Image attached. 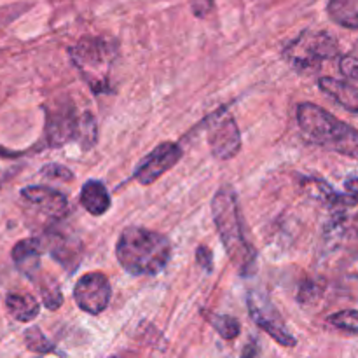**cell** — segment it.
<instances>
[{
    "label": "cell",
    "instance_id": "11",
    "mask_svg": "<svg viewBox=\"0 0 358 358\" xmlns=\"http://www.w3.org/2000/svg\"><path fill=\"white\" fill-rule=\"evenodd\" d=\"M21 196L51 219L62 220L69 215L70 203L66 196L48 185H28L21 189Z\"/></svg>",
    "mask_w": 358,
    "mask_h": 358
},
{
    "label": "cell",
    "instance_id": "32",
    "mask_svg": "<svg viewBox=\"0 0 358 358\" xmlns=\"http://www.w3.org/2000/svg\"><path fill=\"white\" fill-rule=\"evenodd\" d=\"M352 229H353V233L358 236V213L352 219Z\"/></svg>",
    "mask_w": 358,
    "mask_h": 358
},
{
    "label": "cell",
    "instance_id": "29",
    "mask_svg": "<svg viewBox=\"0 0 358 358\" xmlns=\"http://www.w3.org/2000/svg\"><path fill=\"white\" fill-rule=\"evenodd\" d=\"M255 357H257V343L252 341V343H248L247 346H245L240 358H255Z\"/></svg>",
    "mask_w": 358,
    "mask_h": 358
},
{
    "label": "cell",
    "instance_id": "31",
    "mask_svg": "<svg viewBox=\"0 0 358 358\" xmlns=\"http://www.w3.org/2000/svg\"><path fill=\"white\" fill-rule=\"evenodd\" d=\"M17 154L20 152H13V150H7V149H2V147H0V156L2 157H14V156H17Z\"/></svg>",
    "mask_w": 358,
    "mask_h": 358
},
{
    "label": "cell",
    "instance_id": "6",
    "mask_svg": "<svg viewBox=\"0 0 358 358\" xmlns=\"http://www.w3.org/2000/svg\"><path fill=\"white\" fill-rule=\"evenodd\" d=\"M79 121L72 100H55L45 105V142L49 147H62L79 136Z\"/></svg>",
    "mask_w": 358,
    "mask_h": 358
},
{
    "label": "cell",
    "instance_id": "22",
    "mask_svg": "<svg viewBox=\"0 0 358 358\" xmlns=\"http://www.w3.org/2000/svg\"><path fill=\"white\" fill-rule=\"evenodd\" d=\"M24 343H27L30 352L41 353V355H45V353H59L58 350H56V346L42 334V331L38 327H31L24 332ZM59 355H62V353H59Z\"/></svg>",
    "mask_w": 358,
    "mask_h": 358
},
{
    "label": "cell",
    "instance_id": "10",
    "mask_svg": "<svg viewBox=\"0 0 358 358\" xmlns=\"http://www.w3.org/2000/svg\"><path fill=\"white\" fill-rule=\"evenodd\" d=\"M180 157H182V149L178 143L175 142L159 143L156 149H152V152L147 154V156L136 164L133 178L142 185L154 184L157 178L163 177L168 170H171V168L180 161Z\"/></svg>",
    "mask_w": 358,
    "mask_h": 358
},
{
    "label": "cell",
    "instance_id": "5",
    "mask_svg": "<svg viewBox=\"0 0 358 358\" xmlns=\"http://www.w3.org/2000/svg\"><path fill=\"white\" fill-rule=\"evenodd\" d=\"M339 55L338 41L327 31L304 30L283 49V58L299 73H313Z\"/></svg>",
    "mask_w": 358,
    "mask_h": 358
},
{
    "label": "cell",
    "instance_id": "16",
    "mask_svg": "<svg viewBox=\"0 0 358 358\" xmlns=\"http://www.w3.org/2000/svg\"><path fill=\"white\" fill-rule=\"evenodd\" d=\"M304 185H310L311 192H315L318 199L327 203L332 208L345 210L350 208V206L358 205V196L341 194V192L336 191L332 185H329L327 182L322 180V178H304Z\"/></svg>",
    "mask_w": 358,
    "mask_h": 358
},
{
    "label": "cell",
    "instance_id": "8",
    "mask_svg": "<svg viewBox=\"0 0 358 358\" xmlns=\"http://www.w3.org/2000/svg\"><path fill=\"white\" fill-rule=\"evenodd\" d=\"M110 282L103 273H86L73 287L76 304L87 315H100L110 303Z\"/></svg>",
    "mask_w": 358,
    "mask_h": 358
},
{
    "label": "cell",
    "instance_id": "23",
    "mask_svg": "<svg viewBox=\"0 0 358 358\" xmlns=\"http://www.w3.org/2000/svg\"><path fill=\"white\" fill-rule=\"evenodd\" d=\"M331 325H334L339 331L352 332V334H358V311L357 310H343L338 313L331 315L327 318Z\"/></svg>",
    "mask_w": 358,
    "mask_h": 358
},
{
    "label": "cell",
    "instance_id": "14",
    "mask_svg": "<svg viewBox=\"0 0 358 358\" xmlns=\"http://www.w3.org/2000/svg\"><path fill=\"white\" fill-rule=\"evenodd\" d=\"M79 201L83 205V208L93 217H100L103 213H107L112 205L110 194H108L105 184H101L100 180H94V178H91V180H87L83 185Z\"/></svg>",
    "mask_w": 358,
    "mask_h": 358
},
{
    "label": "cell",
    "instance_id": "2",
    "mask_svg": "<svg viewBox=\"0 0 358 358\" xmlns=\"http://www.w3.org/2000/svg\"><path fill=\"white\" fill-rule=\"evenodd\" d=\"M212 217L220 241L226 248L227 257L240 275H250L255 269L257 252L245 236L243 219H241L238 198L229 185L217 189L212 199Z\"/></svg>",
    "mask_w": 358,
    "mask_h": 358
},
{
    "label": "cell",
    "instance_id": "28",
    "mask_svg": "<svg viewBox=\"0 0 358 358\" xmlns=\"http://www.w3.org/2000/svg\"><path fill=\"white\" fill-rule=\"evenodd\" d=\"M191 9L196 17H206L213 9V0H191Z\"/></svg>",
    "mask_w": 358,
    "mask_h": 358
},
{
    "label": "cell",
    "instance_id": "9",
    "mask_svg": "<svg viewBox=\"0 0 358 358\" xmlns=\"http://www.w3.org/2000/svg\"><path fill=\"white\" fill-rule=\"evenodd\" d=\"M208 147L213 157L220 161L233 159L241 149V135L236 121L229 112L222 110L213 117L208 131Z\"/></svg>",
    "mask_w": 358,
    "mask_h": 358
},
{
    "label": "cell",
    "instance_id": "30",
    "mask_svg": "<svg viewBox=\"0 0 358 358\" xmlns=\"http://www.w3.org/2000/svg\"><path fill=\"white\" fill-rule=\"evenodd\" d=\"M345 187L350 194L358 196V177H352L345 182Z\"/></svg>",
    "mask_w": 358,
    "mask_h": 358
},
{
    "label": "cell",
    "instance_id": "25",
    "mask_svg": "<svg viewBox=\"0 0 358 358\" xmlns=\"http://www.w3.org/2000/svg\"><path fill=\"white\" fill-rule=\"evenodd\" d=\"M339 70H341L343 76L358 83V55L353 52V55L343 56L341 62H339Z\"/></svg>",
    "mask_w": 358,
    "mask_h": 358
},
{
    "label": "cell",
    "instance_id": "12",
    "mask_svg": "<svg viewBox=\"0 0 358 358\" xmlns=\"http://www.w3.org/2000/svg\"><path fill=\"white\" fill-rule=\"evenodd\" d=\"M45 248L65 271L73 273L79 268L80 259H83V243L79 238L55 231L45 238Z\"/></svg>",
    "mask_w": 358,
    "mask_h": 358
},
{
    "label": "cell",
    "instance_id": "21",
    "mask_svg": "<svg viewBox=\"0 0 358 358\" xmlns=\"http://www.w3.org/2000/svg\"><path fill=\"white\" fill-rule=\"evenodd\" d=\"M79 145L83 150H90L93 149L94 143L98 140V126H96V119L94 115L91 114L90 110L84 112L80 115V121H79Z\"/></svg>",
    "mask_w": 358,
    "mask_h": 358
},
{
    "label": "cell",
    "instance_id": "33",
    "mask_svg": "<svg viewBox=\"0 0 358 358\" xmlns=\"http://www.w3.org/2000/svg\"><path fill=\"white\" fill-rule=\"evenodd\" d=\"M355 51H357V55H358V42H357V45H355Z\"/></svg>",
    "mask_w": 358,
    "mask_h": 358
},
{
    "label": "cell",
    "instance_id": "20",
    "mask_svg": "<svg viewBox=\"0 0 358 358\" xmlns=\"http://www.w3.org/2000/svg\"><path fill=\"white\" fill-rule=\"evenodd\" d=\"M35 282H37L38 290H41V297L44 306L48 308V310H58L63 304V294L58 282L49 275L44 276V278H41V275H38Z\"/></svg>",
    "mask_w": 358,
    "mask_h": 358
},
{
    "label": "cell",
    "instance_id": "4",
    "mask_svg": "<svg viewBox=\"0 0 358 358\" xmlns=\"http://www.w3.org/2000/svg\"><path fill=\"white\" fill-rule=\"evenodd\" d=\"M70 59L93 93H107L108 72L117 58V44L110 38L84 37L69 49Z\"/></svg>",
    "mask_w": 358,
    "mask_h": 358
},
{
    "label": "cell",
    "instance_id": "1",
    "mask_svg": "<svg viewBox=\"0 0 358 358\" xmlns=\"http://www.w3.org/2000/svg\"><path fill=\"white\" fill-rule=\"evenodd\" d=\"M170 255V240L145 227H126L115 243V257L121 268L131 276L159 275L166 268Z\"/></svg>",
    "mask_w": 358,
    "mask_h": 358
},
{
    "label": "cell",
    "instance_id": "3",
    "mask_svg": "<svg viewBox=\"0 0 358 358\" xmlns=\"http://www.w3.org/2000/svg\"><path fill=\"white\" fill-rule=\"evenodd\" d=\"M296 117L299 129L310 142L331 152L358 159V129L353 126L310 101L297 105Z\"/></svg>",
    "mask_w": 358,
    "mask_h": 358
},
{
    "label": "cell",
    "instance_id": "34",
    "mask_svg": "<svg viewBox=\"0 0 358 358\" xmlns=\"http://www.w3.org/2000/svg\"><path fill=\"white\" fill-rule=\"evenodd\" d=\"M357 275H358V273H357Z\"/></svg>",
    "mask_w": 358,
    "mask_h": 358
},
{
    "label": "cell",
    "instance_id": "17",
    "mask_svg": "<svg viewBox=\"0 0 358 358\" xmlns=\"http://www.w3.org/2000/svg\"><path fill=\"white\" fill-rule=\"evenodd\" d=\"M6 308L10 317L17 322H31L41 313V304L30 294H7Z\"/></svg>",
    "mask_w": 358,
    "mask_h": 358
},
{
    "label": "cell",
    "instance_id": "13",
    "mask_svg": "<svg viewBox=\"0 0 358 358\" xmlns=\"http://www.w3.org/2000/svg\"><path fill=\"white\" fill-rule=\"evenodd\" d=\"M41 255H42V243L41 240L35 238H28V240H21L20 243L14 245L13 248V261L16 268L23 273L27 278L31 282L37 280L41 275Z\"/></svg>",
    "mask_w": 358,
    "mask_h": 358
},
{
    "label": "cell",
    "instance_id": "24",
    "mask_svg": "<svg viewBox=\"0 0 358 358\" xmlns=\"http://www.w3.org/2000/svg\"><path fill=\"white\" fill-rule=\"evenodd\" d=\"M322 296V287L318 285L313 280H306L301 285L299 294H297V299H299L301 304H313L320 299Z\"/></svg>",
    "mask_w": 358,
    "mask_h": 358
},
{
    "label": "cell",
    "instance_id": "26",
    "mask_svg": "<svg viewBox=\"0 0 358 358\" xmlns=\"http://www.w3.org/2000/svg\"><path fill=\"white\" fill-rule=\"evenodd\" d=\"M41 175H44V177H49V178H56V180H72L73 178V173L69 170L66 166H63V164H45L44 168L41 170Z\"/></svg>",
    "mask_w": 358,
    "mask_h": 358
},
{
    "label": "cell",
    "instance_id": "7",
    "mask_svg": "<svg viewBox=\"0 0 358 358\" xmlns=\"http://www.w3.org/2000/svg\"><path fill=\"white\" fill-rule=\"evenodd\" d=\"M248 313H250L252 320L266 332L271 336L278 345L285 346V348H294L297 345L296 338L290 334L287 329L285 322L282 320V315L278 313L269 297L264 292H257V290H250L247 296Z\"/></svg>",
    "mask_w": 358,
    "mask_h": 358
},
{
    "label": "cell",
    "instance_id": "15",
    "mask_svg": "<svg viewBox=\"0 0 358 358\" xmlns=\"http://www.w3.org/2000/svg\"><path fill=\"white\" fill-rule=\"evenodd\" d=\"M318 87L325 94H329L336 103L341 105L343 108L353 112V114H358V90L355 86L345 83V80L334 79V77H322L318 80Z\"/></svg>",
    "mask_w": 358,
    "mask_h": 358
},
{
    "label": "cell",
    "instance_id": "18",
    "mask_svg": "<svg viewBox=\"0 0 358 358\" xmlns=\"http://www.w3.org/2000/svg\"><path fill=\"white\" fill-rule=\"evenodd\" d=\"M327 13L339 27L358 28V0H329Z\"/></svg>",
    "mask_w": 358,
    "mask_h": 358
},
{
    "label": "cell",
    "instance_id": "27",
    "mask_svg": "<svg viewBox=\"0 0 358 358\" xmlns=\"http://www.w3.org/2000/svg\"><path fill=\"white\" fill-rule=\"evenodd\" d=\"M196 262H198L199 266H201L205 271H212L213 269V254L210 248L206 247H198V250H196Z\"/></svg>",
    "mask_w": 358,
    "mask_h": 358
},
{
    "label": "cell",
    "instance_id": "19",
    "mask_svg": "<svg viewBox=\"0 0 358 358\" xmlns=\"http://www.w3.org/2000/svg\"><path fill=\"white\" fill-rule=\"evenodd\" d=\"M203 317H205V320L219 332L220 338L226 339V341H233V339H236L238 336H240V322L234 317H231V315H217L212 313V311H203Z\"/></svg>",
    "mask_w": 358,
    "mask_h": 358
}]
</instances>
